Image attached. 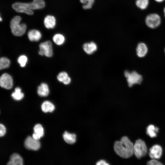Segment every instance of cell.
I'll return each mask as SVG.
<instances>
[{"label": "cell", "instance_id": "obj_1", "mask_svg": "<svg viewBox=\"0 0 165 165\" xmlns=\"http://www.w3.org/2000/svg\"><path fill=\"white\" fill-rule=\"evenodd\" d=\"M134 144L127 136H123L119 141L115 142L114 148L116 153L120 157L127 158L134 154Z\"/></svg>", "mask_w": 165, "mask_h": 165}, {"label": "cell", "instance_id": "obj_2", "mask_svg": "<svg viewBox=\"0 0 165 165\" xmlns=\"http://www.w3.org/2000/svg\"><path fill=\"white\" fill-rule=\"evenodd\" d=\"M21 18L19 16H14L11 20L10 27L12 33L16 36H21L25 32L27 26L24 23L20 24Z\"/></svg>", "mask_w": 165, "mask_h": 165}, {"label": "cell", "instance_id": "obj_3", "mask_svg": "<svg viewBox=\"0 0 165 165\" xmlns=\"http://www.w3.org/2000/svg\"><path fill=\"white\" fill-rule=\"evenodd\" d=\"M133 152L138 159L145 156L147 152V148L145 141L140 139L137 140L134 144Z\"/></svg>", "mask_w": 165, "mask_h": 165}, {"label": "cell", "instance_id": "obj_4", "mask_svg": "<svg viewBox=\"0 0 165 165\" xmlns=\"http://www.w3.org/2000/svg\"><path fill=\"white\" fill-rule=\"evenodd\" d=\"M124 74L129 87H132L134 84H140L142 81V76L136 71L130 72L125 71Z\"/></svg>", "mask_w": 165, "mask_h": 165}, {"label": "cell", "instance_id": "obj_5", "mask_svg": "<svg viewBox=\"0 0 165 165\" xmlns=\"http://www.w3.org/2000/svg\"><path fill=\"white\" fill-rule=\"evenodd\" d=\"M12 7L18 13H24L29 15L33 14L30 3L16 2L13 4Z\"/></svg>", "mask_w": 165, "mask_h": 165}, {"label": "cell", "instance_id": "obj_6", "mask_svg": "<svg viewBox=\"0 0 165 165\" xmlns=\"http://www.w3.org/2000/svg\"><path fill=\"white\" fill-rule=\"evenodd\" d=\"M161 22L160 16L158 14L155 13L148 15L145 19L146 24L151 28H154L159 26Z\"/></svg>", "mask_w": 165, "mask_h": 165}, {"label": "cell", "instance_id": "obj_7", "mask_svg": "<svg viewBox=\"0 0 165 165\" xmlns=\"http://www.w3.org/2000/svg\"><path fill=\"white\" fill-rule=\"evenodd\" d=\"M39 50L38 54L41 56L44 55L46 57H50L52 56L53 51L51 42L47 41L41 43L39 45Z\"/></svg>", "mask_w": 165, "mask_h": 165}, {"label": "cell", "instance_id": "obj_8", "mask_svg": "<svg viewBox=\"0 0 165 165\" xmlns=\"http://www.w3.org/2000/svg\"><path fill=\"white\" fill-rule=\"evenodd\" d=\"M24 145L26 148L33 150H37L40 147V143L39 141L31 136H28L26 138Z\"/></svg>", "mask_w": 165, "mask_h": 165}, {"label": "cell", "instance_id": "obj_9", "mask_svg": "<svg viewBox=\"0 0 165 165\" xmlns=\"http://www.w3.org/2000/svg\"><path fill=\"white\" fill-rule=\"evenodd\" d=\"M0 85L1 87L6 89H10L13 86L12 78L9 74L4 73L0 78Z\"/></svg>", "mask_w": 165, "mask_h": 165}, {"label": "cell", "instance_id": "obj_10", "mask_svg": "<svg viewBox=\"0 0 165 165\" xmlns=\"http://www.w3.org/2000/svg\"><path fill=\"white\" fill-rule=\"evenodd\" d=\"M162 152V147L159 145L156 144L150 148L149 155L152 159L158 160L161 157Z\"/></svg>", "mask_w": 165, "mask_h": 165}, {"label": "cell", "instance_id": "obj_11", "mask_svg": "<svg viewBox=\"0 0 165 165\" xmlns=\"http://www.w3.org/2000/svg\"><path fill=\"white\" fill-rule=\"evenodd\" d=\"M34 133L32 137L35 139L39 140L44 134V129L42 125L39 124L35 125L34 127Z\"/></svg>", "mask_w": 165, "mask_h": 165}, {"label": "cell", "instance_id": "obj_12", "mask_svg": "<svg viewBox=\"0 0 165 165\" xmlns=\"http://www.w3.org/2000/svg\"><path fill=\"white\" fill-rule=\"evenodd\" d=\"M23 160L21 156L18 154L14 153L10 156L7 165H23Z\"/></svg>", "mask_w": 165, "mask_h": 165}, {"label": "cell", "instance_id": "obj_13", "mask_svg": "<svg viewBox=\"0 0 165 165\" xmlns=\"http://www.w3.org/2000/svg\"><path fill=\"white\" fill-rule=\"evenodd\" d=\"M136 50L137 56L139 57H143L147 54L148 48L145 44L140 42L138 45Z\"/></svg>", "mask_w": 165, "mask_h": 165}, {"label": "cell", "instance_id": "obj_14", "mask_svg": "<svg viewBox=\"0 0 165 165\" xmlns=\"http://www.w3.org/2000/svg\"><path fill=\"white\" fill-rule=\"evenodd\" d=\"M45 27L48 29L53 28L56 24V20L53 16L48 15L46 16L44 20Z\"/></svg>", "mask_w": 165, "mask_h": 165}, {"label": "cell", "instance_id": "obj_15", "mask_svg": "<svg viewBox=\"0 0 165 165\" xmlns=\"http://www.w3.org/2000/svg\"><path fill=\"white\" fill-rule=\"evenodd\" d=\"M84 51L88 54H92L96 51L97 49V46L96 44L93 42L90 43H86L83 46Z\"/></svg>", "mask_w": 165, "mask_h": 165}, {"label": "cell", "instance_id": "obj_16", "mask_svg": "<svg viewBox=\"0 0 165 165\" xmlns=\"http://www.w3.org/2000/svg\"><path fill=\"white\" fill-rule=\"evenodd\" d=\"M28 35L29 40L31 41H38L42 37L41 32L36 29L30 30L28 33Z\"/></svg>", "mask_w": 165, "mask_h": 165}, {"label": "cell", "instance_id": "obj_17", "mask_svg": "<svg viewBox=\"0 0 165 165\" xmlns=\"http://www.w3.org/2000/svg\"><path fill=\"white\" fill-rule=\"evenodd\" d=\"M37 93L41 97H46L49 93V90L47 84L42 83L38 88Z\"/></svg>", "mask_w": 165, "mask_h": 165}, {"label": "cell", "instance_id": "obj_18", "mask_svg": "<svg viewBox=\"0 0 165 165\" xmlns=\"http://www.w3.org/2000/svg\"><path fill=\"white\" fill-rule=\"evenodd\" d=\"M63 139L67 143L72 144L76 141V136L75 134L70 133L67 131H65L63 135Z\"/></svg>", "mask_w": 165, "mask_h": 165}, {"label": "cell", "instance_id": "obj_19", "mask_svg": "<svg viewBox=\"0 0 165 165\" xmlns=\"http://www.w3.org/2000/svg\"><path fill=\"white\" fill-rule=\"evenodd\" d=\"M57 78L59 81L63 82L65 85H68L71 82L70 78L69 77L68 73L65 72L59 73Z\"/></svg>", "mask_w": 165, "mask_h": 165}, {"label": "cell", "instance_id": "obj_20", "mask_svg": "<svg viewBox=\"0 0 165 165\" xmlns=\"http://www.w3.org/2000/svg\"><path fill=\"white\" fill-rule=\"evenodd\" d=\"M41 109L42 111L44 112H52L54 110L55 106L51 102L46 101L42 103Z\"/></svg>", "mask_w": 165, "mask_h": 165}, {"label": "cell", "instance_id": "obj_21", "mask_svg": "<svg viewBox=\"0 0 165 165\" xmlns=\"http://www.w3.org/2000/svg\"><path fill=\"white\" fill-rule=\"evenodd\" d=\"M159 131V128L153 125H148L146 128V133L152 138L155 137Z\"/></svg>", "mask_w": 165, "mask_h": 165}, {"label": "cell", "instance_id": "obj_22", "mask_svg": "<svg viewBox=\"0 0 165 165\" xmlns=\"http://www.w3.org/2000/svg\"><path fill=\"white\" fill-rule=\"evenodd\" d=\"M30 5L33 10L42 9L45 5L44 0H33L30 3Z\"/></svg>", "mask_w": 165, "mask_h": 165}, {"label": "cell", "instance_id": "obj_23", "mask_svg": "<svg viewBox=\"0 0 165 165\" xmlns=\"http://www.w3.org/2000/svg\"><path fill=\"white\" fill-rule=\"evenodd\" d=\"M24 96V94L21 92V90L19 87H16L14 91L11 94V96L15 100L20 101L22 100Z\"/></svg>", "mask_w": 165, "mask_h": 165}, {"label": "cell", "instance_id": "obj_24", "mask_svg": "<svg viewBox=\"0 0 165 165\" xmlns=\"http://www.w3.org/2000/svg\"><path fill=\"white\" fill-rule=\"evenodd\" d=\"M53 40L57 45H60L63 44L65 40L64 36L62 34H56L53 37Z\"/></svg>", "mask_w": 165, "mask_h": 165}, {"label": "cell", "instance_id": "obj_25", "mask_svg": "<svg viewBox=\"0 0 165 165\" xmlns=\"http://www.w3.org/2000/svg\"><path fill=\"white\" fill-rule=\"evenodd\" d=\"M149 0H136L135 4L136 6L141 9H146L148 5Z\"/></svg>", "mask_w": 165, "mask_h": 165}, {"label": "cell", "instance_id": "obj_26", "mask_svg": "<svg viewBox=\"0 0 165 165\" xmlns=\"http://www.w3.org/2000/svg\"><path fill=\"white\" fill-rule=\"evenodd\" d=\"M80 2L82 4V8L84 9H91L95 0H80Z\"/></svg>", "mask_w": 165, "mask_h": 165}, {"label": "cell", "instance_id": "obj_27", "mask_svg": "<svg viewBox=\"0 0 165 165\" xmlns=\"http://www.w3.org/2000/svg\"><path fill=\"white\" fill-rule=\"evenodd\" d=\"M10 64V60L5 57H2L0 59V69L2 70L8 68Z\"/></svg>", "mask_w": 165, "mask_h": 165}, {"label": "cell", "instance_id": "obj_28", "mask_svg": "<svg viewBox=\"0 0 165 165\" xmlns=\"http://www.w3.org/2000/svg\"><path fill=\"white\" fill-rule=\"evenodd\" d=\"M27 61V57L24 55L20 56L17 59L18 62L20 64V66L22 67L25 66Z\"/></svg>", "mask_w": 165, "mask_h": 165}, {"label": "cell", "instance_id": "obj_29", "mask_svg": "<svg viewBox=\"0 0 165 165\" xmlns=\"http://www.w3.org/2000/svg\"><path fill=\"white\" fill-rule=\"evenodd\" d=\"M147 165H163L161 162L155 159H152L147 162Z\"/></svg>", "mask_w": 165, "mask_h": 165}, {"label": "cell", "instance_id": "obj_30", "mask_svg": "<svg viewBox=\"0 0 165 165\" xmlns=\"http://www.w3.org/2000/svg\"><path fill=\"white\" fill-rule=\"evenodd\" d=\"M6 133V129L4 126L2 124H0V136H4Z\"/></svg>", "mask_w": 165, "mask_h": 165}, {"label": "cell", "instance_id": "obj_31", "mask_svg": "<svg viewBox=\"0 0 165 165\" xmlns=\"http://www.w3.org/2000/svg\"><path fill=\"white\" fill-rule=\"evenodd\" d=\"M96 165H110L105 161L104 160H101L98 161Z\"/></svg>", "mask_w": 165, "mask_h": 165}, {"label": "cell", "instance_id": "obj_32", "mask_svg": "<svg viewBox=\"0 0 165 165\" xmlns=\"http://www.w3.org/2000/svg\"><path fill=\"white\" fill-rule=\"evenodd\" d=\"M156 2H163L164 0H155Z\"/></svg>", "mask_w": 165, "mask_h": 165}, {"label": "cell", "instance_id": "obj_33", "mask_svg": "<svg viewBox=\"0 0 165 165\" xmlns=\"http://www.w3.org/2000/svg\"><path fill=\"white\" fill-rule=\"evenodd\" d=\"M164 16L165 17V7L164 9Z\"/></svg>", "mask_w": 165, "mask_h": 165}, {"label": "cell", "instance_id": "obj_34", "mask_svg": "<svg viewBox=\"0 0 165 165\" xmlns=\"http://www.w3.org/2000/svg\"><path fill=\"white\" fill-rule=\"evenodd\" d=\"M2 17H1V16H0V20L1 21H2Z\"/></svg>", "mask_w": 165, "mask_h": 165}, {"label": "cell", "instance_id": "obj_35", "mask_svg": "<svg viewBox=\"0 0 165 165\" xmlns=\"http://www.w3.org/2000/svg\"><path fill=\"white\" fill-rule=\"evenodd\" d=\"M164 51H165V50H164Z\"/></svg>", "mask_w": 165, "mask_h": 165}]
</instances>
